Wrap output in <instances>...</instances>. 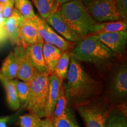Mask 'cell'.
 I'll return each mask as SVG.
<instances>
[{"instance_id":"obj_1","label":"cell","mask_w":127,"mask_h":127,"mask_svg":"<svg viewBox=\"0 0 127 127\" xmlns=\"http://www.w3.org/2000/svg\"><path fill=\"white\" fill-rule=\"evenodd\" d=\"M66 81L63 83L68 104L73 107L97 97L101 85L84 70L80 62L71 56Z\"/></svg>"},{"instance_id":"obj_2","label":"cell","mask_w":127,"mask_h":127,"mask_svg":"<svg viewBox=\"0 0 127 127\" xmlns=\"http://www.w3.org/2000/svg\"><path fill=\"white\" fill-rule=\"evenodd\" d=\"M71 56L79 62L105 66L115 59L116 54L95 36H87L82 39L70 52Z\"/></svg>"},{"instance_id":"obj_3","label":"cell","mask_w":127,"mask_h":127,"mask_svg":"<svg viewBox=\"0 0 127 127\" xmlns=\"http://www.w3.org/2000/svg\"><path fill=\"white\" fill-rule=\"evenodd\" d=\"M59 11L70 29L81 38L91 34L95 21L81 0H73L60 6Z\"/></svg>"},{"instance_id":"obj_4","label":"cell","mask_w":127,"mask_h":127,"mask_svg":"<svg viewBox=\"0 0 127 127\" xmlns=\"http://www.w3.org/2000/svg\"><path fill=\"white\" fill-rule=\"evenodd\" d=\"M114 107L107 99L97 96L74 108L83 120L86 127H106Z\"/></svg>"},{"instance_id":"obj_5","label":"cell","mask_w":127,"mask_h":127,"mask_svg":"<svg viewBox=\"0 0 127 127\" xmlns=\"http://www.w3.org/2000/svg\"><path fill=\"white\" fill-rule=\"evenodd\" d=\"M49 71L36 74L29 84V95L26 108L30 113L45 118L49 88Z\"/></svg>"},{"instance_id":"obj_6","label":"cell","mask_w":127,"mask_h":127,"mask_svg":"<svg viewBox=\"0 0 127 127\" xmlns=\"http://www.w3.org/2000/svg\"><path fill=\"white\" fill-rule=\"evenodd\" d=\"M92 18L97 23L123 20L117 7V0H81Z\"/></svg>"},{"instance_id":"obj_7","label":"cell","mask_w":127,"mask_h":127,"mask_svg":"<svg viewBox=\"0 0 127 127\" xmlns=\"http://www.w3.org/2000/svg\"><path fill=\"white\" fill-rule=\"evenodd\" d=\"M109 94L115 101H125L127 96V65L118 66L114 72L109 85Z\"/></svg>"},{"instance_id":"obj_8","label":"cell","mask_w":127,"mask_h":127,"mask_svg":"<svg viewBox=\"0 0 127 127\" xmlns=\"http://www.w3.org/2000/svg\"><path fill=\"white\" fill-rule=\"evenodd\" d=\"M45 21L55 31L57 32V33L60 34L63 36L64 38L67 41L77 44L82 40L81 38L75 34L68 27L67 24L62 17L59 9L48 17Z\"/></svg>"},{"instance_id":"obj_9","label":"cell","mask_w":127,"mask_h":127,"mask_svg":"<svg viewBox=\"0 0 127 127\" xmlns=\"http://www.w3.org/2000/svg\"><path fill=\"white\" fill-rule=\"evenodd\" d=\"M13 53L18 65L17 78L24 82H30L37 72L30 64L24 48L21 45H17L14 48Z\"/></svg>"},{"instance_id":"obj_10","label":"cell","mask_w":127,"mask_h":127,"mask_svg":"<svg viewBox=\"0 0 127 127\" xmlns=\"http://www.w3.org/2000/svg\"><path fill=\"white\" fill-rule=\"evenodd\" d=\"M95 36L115 54L122 52L126 48L127 31L114 32Z\"/></svg>"},{"instance_id":"obj_11","label":"cell","mask_w":127,"mask_h":127,"mask_svg":"<svg viewBox=\"0 0 127 127\" xmlns=\"http://www.w3.org/2000/svg\"><path fill=\"white\" fill-rule=\"evenodd\" d=\"M21 45L24 48L27 46L44 41L39 35L32 20L23 18L19 29Z\"/></svg>"},{"instance_id":"obj_12","label":"cell","mask_w":127,"mask_h":127,"mask_svg":"<svg viewBox=\"0 0 127 127\" xmlns=\"http://www.w3.org/2000/svg\"><path fill=\"white\" fill-rule=\"evenodd\" d=\"M44 41L27 46L24 48L30 64L37 72L42 73L48 71L44 59L42 47Z\"/></svg>"},{"instance_id":"obj_13","label":"cell","mask_w":127,"mask_h":127,"mask_svg":"<svg viewBox=\"0 0 127 127\" xmlns=\"http://www.w3.org/2000/svg\"><path fill=\"white\" fill-rule=\"evenodd\" d=\"M63 84V83L60 82L54 73H50L49 74L48 94L45 118H51V117L59 95L60 88Z\"/></svg>"},{"instance_id":"obj_14","label":"cell","mask_w":127,"mask_h":127,"mask_svg":"<svg viewBox=\"0 0 127 127\" xmlns=\"http://www.w3.org/2000/svg\"><path fill=\"white\" fill-rule=\"evenodd\" d=\"M23 18V17L18 11L14 8L11 15L5 23V28L7 31L8 37L12 45H21L19 36V29Z\"/></svg>"},{"instance_id":"obj_15","label":"cell","mask_w":127,"mask_h":127,"mask_svg":"<svg viewBox=\"0 0 127 127\" xmlns=\"http://www.w3.org/2000/svg\"><path fill=\"white\" fill-rule=\"evenodd\" d=\"M127 30V23L126 20H121L104 23H98L95 25L91 34L88 36L97 35L99 34Z\"/></svg>"},{"instance_id":"obj_16","label":"cell","mask_w":127,"mask_h":127,"mask_svg":"<svg viewBox=\"0 0 127 127\" xmlns=\"http://www.w3.org/2000/svg\"><path fill=\"white\" fill-rule=\"evenodd\" d=\"M42 52L48 70L50 74L54 73L63 51L54 45L44 42Z\"/></svg>"},{"instance_id":"obj_17","label":"cell","mask_w":127,"mask_h":127,"mask_svg":"<svg viewBox=\"0 0 127 127\" xmlns=\"http://www.w3.org/2000/svg\"><path fill=\"white\" fill-rule=\"evenodd\" d=\"M106 127H127L126 105L114 106L108 118Z\"/></svg>"},{"instance_id":"obj_18","label":"cell","mask_w":127,"mask_h":127,"mask_svg":"<svg viewBox=\"0 0 127 127\" xmlns=\"http://www.w3.org/2000/svg\"><path fill=\"white\" fill-rule=\"evenodd\" d=\"M18 65L13 52H11L3 61L0 69V77L13 80L17 76Z\"/></svg>"},{"instance_id":"obj_19","label":"cell","mask_w":127,"mask_h":127,"mask_svg":"<svg viewBox=\"0 0 127 127\" xmlns=\"http://www.w3.org/2000/svg\"><path fill=\"white\" fill-rule=\"evenodd\" d=\"M0 82L2 83L5 90L7 102L9 107L13 110H17L20 108V101L13 81L0 77Z\"/></svg>"},{"instance_id":"obj_20","label":"cell","mask_w":127,"mask_h":127,"mask_svg":"<svg viewBox=\"0 0 127 127\" xmlns=\"http://www.w3.org/2000/svg\"><path fill=\"white\" fill-rule=\"evenodd\" d=\"M46 29H47L48 32L52 42V45H54L55 47L58 48L63 52L64 51H69L71 52V50L75 47V44L74 42H70L67 41L64 38L60 36L51 27L50 25L47 24V23H45Z\"/></svg>"},{"instance_id":"obj_21","label":"cell","mask_w":127,"mask_h":127,"mask_svg":"<svg viewBox=\"0 0 127 127\" xmlns=\"http://www.w3.org/2000/svg\"><path fill=\"white\" fill-rule=\"evenodd\" d=\"M52 123L54 127H81L74 111L68 105L64 112Z\"/></svg>"},{"instance_id":"obj_22","label":"cell","mask_w":127,"mask_h":127,"mask_svg":"<svg viewBox=\"0 0 127 127\" xmlns=\"http://www.w3.org/2000/svg\"><path fill=\"white\" fill-rule=\"evenodd\" d=\"M35 5L41 18L44 21L58 11L60 7L57 0H36Z\"/></svg>"},{"instance_id":"obj_23","label":"cell","mask_w":127,"mask_h":127,"mask_svg":"<svg viewBox=\"0 0 127 127\" xmlns=\"http://www.w3.org/2000/svg\"><path fill=\"white\" fill-rule=\"evenodd\" d=\"M70 52H63L54 72L61 83H64V81L66 78L69 62H70Z\"/></svg>"},{"instance_id":"obj_24","label":"cell","mask_w":127,"mask_h":127,"mask_svg":"<svg viewBox=\"0 0 127 127\" xmlns=\"http://www.w3.org/2000/svg\"><path fill=\"white\" fill-rule=\"evenodd\" d=\"M12 81L15 85L20 106H21L22 108H25L29 95V84L23 81H20L18 79H14Z\"/></svg>"},{"instance_id":"obj_25","label":"cell","mask_w":127,"mask_h":127,"mask_svg":"<svg viewBox=\"0 0 127 127\" xmlns=\"http://www.w3.org/2000/svg\"><path fill=\"white\" fill-rule=\"evenodd\" d=\"M14 4L15 8L24 18L32 20L36 16L32 3L29 0H14Z\"/></svg>"},{"instance_id":"obj_26","label":"cell","mask_w":127,"mask_h":127,"mask_svg":"<svg viewBox=\"0 0 127 127\" xmlns=\"http://www.w3.org/2000/svg\"><path fill=\"white\" fill-rule=\"evenodd\" d=\"M67 105V100H66L64 88V85L63 84L61 85V88H60L59 95H58V99H57L54 111L53 114H52L51 117V119L52 122L55 119L59 117L64 112Z\"/></svg>"},{"instance_id":"obj_27","label":"cell","mask_w":127,"mask_h":127,"mask_svg":"<svg viewBox=\"0 0 127 127\" xmlns=\"http://www.w3.org/2000/svg\"><path fill=\"white\" fill-rule=\"evenodd\" d=\"M42 120L38 116L30 113L20 117L21 127H41Z\"/></svg>"},{"instance_id":"obj_28","label":"cell","mask_w":127,"mask_h":127,"mask_svg":"<svg viewBox=\"0 0 127 127\" xmlns=\"http://www.w3.org/2000/svg\"><path fill=\"white\" fill-rule=\"evenodd\" d=\"M32 20L34 21L39 35L41 36L44 42L52 45V42L51 41L50 35H49L47 29H46L45 21L42 20V18H39L38 16L36 15L35 17V18L32 19Z\"/></svg>"},{"instance_id":"obj_29","label":"cell","mask_w":127,"mask_h":127,"mask_svg":"<svg viewBox=\"0 0 127 127\" xmlns=\"http://www.w3.org/2000/svg\"><path fill=\"white\" fill-rule=\"evenodd\" d=\"M118 12L124 20H127V0H117Z\"/></svg>"},{"instance_id":"obj_30","label":"cell","mask_w":127,"mask_h":127,"mask_svg":"<svg viewBox=\"0 0 127 127\" xmlns=\"http://www.w3.org/2000/svg\"><path fill=\"white\" fill-rule=\"evenodd\" d=\"M14 0H8V2L4 4V7L2 11V14L5 23L6 20L11 15L14 9Z\"/></svg>"},{"instance_id":"obj_31","label":"cell","mask_w":127,"mask_h":127,"mask_svg":"<svg viewBox=\"0 0 127 127\" xmlns=\"http://www.w3.org/2000/svg\"><path fill=\"white\" fill-rule=\"evenodd\" d=\"M8 39L5 27H0V46L2 45Z\"/></svg>"},{"instance_id":"obj_32","label":"cell","mask_w":127,"mask_h":127,"mask_svg":"<svg viewBox=\"0 0 127 127\" xmlns=\"http://www.w3.org/2000/svg\"><path fill=\"white\" fill-rule=\"evenodd\" d=\"M54 127L51 119L50 118H45V120H42V127Z\"/></svg>"},{"instance_id":"obj_33","label":"cell","mask_w":127,"mask_h":127,"mask_svg":"<svg viewBox=\"0 0 127 127\" xmlns=\"http://www.w3.org/2000/svg\"><path fill=\"white\" fill-rule=\"evenodd\" d=\"M9 117H5L0 118V127H7V124L9 120Z\"/></svg>"},{"instance_id":"obj_34","label":"cell","mask_w":127,"mask_h":127,"mask_svg":"<svg viewBox=\"0 0 127 127\" xmlns=\"http://www.w3.org/2000/svg\"><path fill=\"white\" fill-rule=\"evenodd\" d=\"M0 27H5V22L2 12H0Z\"/></svg>"},{"instance_id":"obj_35","label":"cell","mask_w":127,"mask_h":127,"mask_svg":"<svg viewBox=\"0 0 127 127\" xmlns=\"http://www.w3.org/2000/svg\"><path fill=\"white\" fill-rule=\"evenodd\" d=\"M57 2H58V4H60V5L61 6L64 4H65V3L69 2V1H73V0H57Z\"/></svg>"},{"instance_id":"obj_36","label":"cell","mask_w":127,"mask_h":127,"mask_svg":"<svg viewBox=\"0 0 127 127\" xmlns=\"http://www.w3.org/2000/svg\"><path fill=\"white\" fill-rule=\"evenodd\" d=\"M4 4H2V3L0 2V12H2L3 9H4Z\"/></svg>"},{"instance_id":"obj_37","label":"cell","mask_w":127,"mask_h":127,"mask_svg":"<svg viewBox=\"0 0 127 127\" xmlns=\"http://www.w3.org/2000/svg\"><path fill=\"white\" fill-rule=\"evenodd\" d=\"M8 0H0V2H1V3H2V4H5L8 2Z\"/></svg>"},{"instance_id":"obj_38","label":"cell","mask_w":127,"mask_h":127,"mask_svg":"<svg viewBox=\"0 0 127 127\" xmlns=\"http://www.w3.org/2000/svg\"><path fill=\"white\" fill-rule=\"evenodd\" d=\"M32 2L34 3V5H35V4H36V0H32Z\"/></svg>"}]
</instances>
